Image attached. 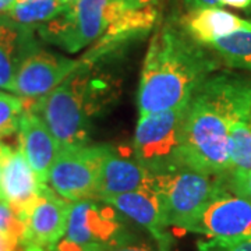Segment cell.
Segmentation results:
<instances>
[{"instance_id": "obj_1", "label": "cell", "mask_w": 251, "mask_h": 251, "mask_svg": "<svg viewBox=\"0 0 251 251\" xmlns=\"http://www.w3.org/2000/svg\"><path fill=\"white\" fill-rule=\"evenodd\" d=\"M239 120H251V77L212 73L193 94L184 123V168L222 176L230 171L227 138Z\"/></svg>"}, {"instance_id": "obj_2", "label": "cell", "mask_w": 251, "mask_h": 251, "mask_svg": "<svg viewBox=\"0 0 251 251\" xmlns=\"http://www.w3.org/2000/svg\"><path fill=\"white\" fill-rule=\"evenodd\" d=\"M218 60L208 46L188 35L180 18H169L152 35L144 59L137 91L140 117L187 105L219 69Z\"/></svg>"}, {"instance_id": "obj_3", "label": "cell", "mask_w": 251, "mask_h": 251, "mask_svg": "<svg viewBox=\"0 0 251 251\" xmlns=\"http://www.w3.org/2000/svg\"><path fill=\"white\" fill-rule=\"evenodd\" d=\"M92 69V64L81 62L75 72L45 97L35 100L24 99L25 108L44 120L60 148L87 145L91 119L110 99L109 84L95 77Z\"/></svg>"}, {"instance_id": "obj_4", "label": "cell", "mask_w": 251, "mask_h": 251, "mask_svg": "<svg viewBox=\"0 0 251 251\" xmlns=\"http://www.w3.org/2000/svg\"><path fill=\"white\" fill-rule=\"evenodd\" d=\"M125 11L122 0H73L57 17L36 31L46 44L77 53L95 44Z\"/></svg>"}, {"instance_id": "obj_5", "label": "cell", "mask_w": 251, "mask_h": 251, "mask_svg": "<svg viewBox=\"0 0 251 251\" xmlns=\"http://www.w3.org/2000/svg\"><path fill=\"white\" fill-rule=\"evenodd\" d=\"M187 105L140 117L133 140V156L153 175L184 168L183 140Z\"/></svg>"}, {"instance_id": "obj_6", "label": "cell", "mask_w": 251, "mask_h": 251, "mask_svg": "<svg viewBox=\"0 0 251 251\" xmlns=\"http://www.w3.org/2000/svg\"><path fill=\"white\" fill-rule=\"evenodd\" d=\"M224 188L221 176H209L188 168L153 175L152 191L158 198L163 222L168 227L184 232L201 209Z\"/></svg>"}, {"instance_id": "obj_7", "label": "cell", "mask_w": 251, "mask_h": 251, "mask_svg": "<svg viewBox=\"0 0 251 251\" xmlns=\"http://www.w3.org/2000/svg\"><path fill=\"white\" fill-rule=\"evenodd\" d=\"M130 234L115 208L99 200H82L73 204L67 229L56 251H98L125 246Z\"/></svg>"}, {"instance_id": "obj_8", "label": "cell", "mask_w": 251, "mask_h": 251, "mask_svg": "<svg viewBox=\"0 0 251 251\" xmlns=\"http://www.w3.org/2000/svg\"><path fill=\"white\" fill-rule=\"evenodd\" d=\"M108 144L60 148L49 172V183L54 191L69 201L94 200L99 169Z\"/></svg>"}, {"instance_id": "obj_9", "label": "cell", "mask_w": 251, "mask_h": 251, "mask_svg": "<svg viewBox=\"0 0 251 251\" xmlns=\"http://www.w3.org/2000/svg\"><path fill=\"white\" fill-rule=\"evenodd\" d=\"M80 59L74 60L63 54L49 52L41 48L36 41L21 59L11 92L23 99L35 100L42 98L60 85L80 67Z\"/></svg>"}, {"instance_id": "obj_10", "label": "cell", "mask_w": 251, "mask_h": 251, "mask_svg": "<svg viewBox=\"0 0 251 251\" xmlns=\"http://www.w3.org/2000/svg\"><path fill=\"white\" fill-rule=\"evenodd\" d=\"M186 232L209 237H251V201L225 187L206 204Z\"/></svg>"}, {"instance_id": "obj_11", "label": "cell", "mask_w": 251, "mask_h": 251, "mask_svg": "<svg viewBox=\"0 0 251 251\" xmlns=\"http://www.w3.org/2000/svg\"><path fill=\"white\" fill-rule=\"evenodd\" d=\"M0 200L6 202L24 224L44 184L38 180L20 147L17 148L0 141Z\"/></svg>"}, {"instance_id": "obj_12", "label": "cell", "mask_w": 251, "mask_h": 251, "mask_svg": "<svg viewBox=\"0 0 251 251\" xmlns=\"http://www.w3.org/2000/svg\"><path fill=\"white\" fill-rule=\"evenodd\" d=\"M161 17L159 4L144 9L126 10L115 20L105 34L99 38L80 60L87 64H98L115 54L125 50L135 41H140L152 31Z\"/></svg>"}, {"instance_id": "obj_13", "label": "cell", "mask_w": 251, "mask_h": 251, "mask_svg": "<svg viewBox=\"0 0 251 251\" xmlns=\"http://www.w3.org/2000/svg\"><path fill=\"white\" fill-rule=\"evenodd\" d=\"M72 205V201L44 184L24 221L25 230L21 243L42 249L56 246L66 234Z\"/></svg>"}, {"instance_id": "obj_14", "label": "cell", "mask_w": 251, "mask_h": 251, "mask_svg": "<svg viewBox=\"0 0 251 251\" xmlns=\"http://www.w3.org/2000/svg\"><path fill=\"white\" fill-rule=\"evenodd\" d=\"M152 181L153 173L135 158L123 156L122 151H116L110 145L99 169L94 200L103 201L126 193L152 190Z\"/></svg>"}, {"instance_id": "obj_15", "label": "cell", "mask_w": 251, "mask_h": 251, "mask_svg": "<svg viewBox=\"0 0 251 251\" xmlns=\"http://www.w3.org/2000/svg\"><path fill=\"white\" fill-rule=\"evenodd\" d=\"M18 140L20 148L35 172L38 180L42 184H48L49 172L60 151V144L44 120L29 108L24 109L20 117Z\"/></svg>"}, {"instance_id": "obj_16", "label": "cell", "mask_w": 251, "mask_h": 251, "mask_svg": "<svg viewBox=\"0 0 251 251\" xmlns=\"http://www.w3.org/2000/svg\"><path fill=\"white\" fill-rule=\"evenodd\" d=\"M116 211L134 221L155 239L161 251H169L173 244V237L168 232V226L163 222L161 208L156 194L152 190H140L126 193L120 196L103 200Z\"/></svg>"}, {"instance_id": "obj_17", "label": "cell", "mask_w": 251, "mask_h": 251, "mask_svg": "<svg viewBox=\"0 0 251 251\" xmlns=\"http://www.w3.org/2000/svg\"><path fill=\"white\" fill-rule=\"evenodd\" d=\"M180 20L188 35L205 46L237 31H251V21L243 20L218 6L191 10Z\"/></svg>"}, {"instance_id": "obj_18", "label": "cell", "mask_w": 251, "mask_h": 251, "mask_svg": "<svg viewBox=\"0 0 251 251\" xmlns=\"http://www.w3.org/2000/svg\"><path fill=\"white\" fill-rule=\"evenodd\" d=\"M36 42L34 29L0 17V90L11 91L21 59Z\"/></svg>"}, {"instance_id": "obj_19", "label": "cell", "mask_w": 251, "mask_h": 251, "mask_svg": "<svg viewBox=\"0 0 251 251\" xmlns=\"http://www.w3.org/2000/svg\"><path fill=\"white\" fill-rule=\"evenodd\" d=\"M66 6L67 4H63L60 0H17L1 17L20 27L35 29L57 17Z\"/></svg>"}, {"instance_id": "obj_20", "label": "cell", "mask_w": 251, "mask_h": 251, "mask_svg": "<svg viewBox=\"0 0 251 251\" xmlns=\"http://www.w3.org/2000/svg\"><path fill=\"white\" fill-rule=\"evenodd\" d=\"M219 60L230 69L251 72V31H237L208 45Z\"/></svg>"}, {"instance_id": "obj_21", "label": "cell", "mask_w": 251, "mask_h": 251, "mask_svg": "<svg viewBox=\"0 0 251 251\" xmlns=\"http://www.w3.org/2000/svg\"><path fill=\"white\" fill-rule=\"evenodd\" d=\"M227 153L230 169L251 171L250 120H239L232 126L227 138Z\"/></svg>"}, {"instance_id": "obj_22", "label": "cell", "mask_w": 251, "mask_h": 251, "mask_svg": "<svg viewBox=\"0 0 251 251\" xmlns=\"http://www.w3.org/2000/svg\"><path fill=\"white\" fill-rule=\"evenodd\" d=\"M24 109V99L0 91V140L17 131Z\"/></svg>"}, {"instance_id": "obj_23", "label": "cell", "mask_w": 251, "mask_h": 251, "mask_svg": "<svg viewBox=\"0 0 251 251\" xmlns=\"http://www.w3.org/2000/svg\"><path fill=\"white\" fill-rule=\"evenodd\" d=\"M197 251H251V237H211L198 242Z\"/></svg>"}, {"instance_id": "obj_24", "label": "cell", "mask_w": 251, "mask_h": 251, "mask_svg": "<svg viewBox=\"0 0 251 251\" xmlns=\"http://www.w3.org/2000/svg\"><path fill=\"white\" fill-rule=\"evenodd\" d=\"M225 187L230 193L251 201V171L244 169H230L221 176Z\"/></svg>"}, {"instance_id": "obj_25", "label": "cell", "mask_w": 251, "mask_h": 251, "mask_svg": "<svg viewBox=\"0 0 251 251\" xmlns=\"http://www.w3.org/2000/svg\"><path fill=\"white\" fill-rule=\"evenodd\" d=\"M25 226L18 219L13 209L0 200V232H13L23 240Z\"/></svg>"}, {"instance_id": "obj_26", "label": "cell", "mask_w": 251, "mask_h": 251, "mask_svg": "<svg viewBox=\"0 0 251 251\" xmlns=\"http://www.w3.org/2000/svg\"><path fill=\"white\" fill-rule=\"evenodd\" d=\"M21 237L13 232H0V251H16Z\"/></svg>"}, {"instance_id": "obj_27", "label": "cell", "mask_w": 251, "mask_h": 251, "mask_svg": "<svg viewBox=\"0 0 251 251\" xmlns=\"http://www.w3.org/2000/svg\"><path fill=\"white\" fill-rule=\"evenodd\" d=\"M125 4L126 10H135L150 7V6H156L159 4L161 0H122Z\"/></svg>"}, {"instance_id": "obj_28", "label": "cell", "mask_w": 251, "mask_h": 251, "mask_svg": "<svg viewBox=\"0 0 251 251\" xmlns=\"http://www.w3.org/2000/svg\"><path fill=\"white\" fill-rule=\"evenodd\" d=\"M183 3L187 7L188 11L202 9V7H216V6H219L218 0H183Z\"/></svg>"}, {"instance_id": "obj_29", "label": "cell", "mask_w": 251, "mask_h": 251, "mask_svg": "<svg viewBox=\"0 0 251 251\" xmlns=\"http://www.w3.org/2000/svg\"><path fill=\"white\" fill-rule=\"evenodd\" d=\"M219 6H227L234 9H249L251 7V0H218Z\"/></svg>"}, {"instance_id": "obj_30", "label": "cell", "mask_w": 251, "mask_h": 251, "mask_svg": "<svg viewBox=\"0 0 251 251\" xmlns=\"http://www.w3.org/2000/svg\"><path fill=\"white\" fill-rule=\"evenodd\" d=\"M98 251H152L144 247H135V246H116V247H109V249H103V250Z\"/></svg>"}, {"instance_id": "obj_31", "label": "cell", "mask_w": 251, "mask_h": 251, "mask_svg": "<svg viewBox=\"0 0 251 251\" xmlns=\"http://www.w3.org/2000/svg\"><path fill=\"white\" fill-rule=\"evenodd\" d=\"M17 0H0V17L4 16L9 11Z\"/></svg>"}, {"instance_id": "obj_32", "label": "cell", "mask_w": 251, "mask_h": 251, "mask_svg": "<svg viewBox=\"0 0 251 251\" xmlns=\"http://www.w3.org/2000/svg\"><path fill=\"white\" fill-rule=\"evenodd\" d=\"M60 1H62L63 4H69V3H72L73 0H60Z\"/></svg>"}, {"instance_id": "obj_33", "label": "cell", "mask_w": 251, "mask_h": 251, "mask_svg": "<svg viewBox=\"0 0 251 251\" xmlns=\"http://www.w3.org/2000/svg\"><path fill=\"white\" fill-rule=\"evenodd\" d=\"M0 180H1V162H0Z\"/></svg>"}, {"instance_id": "obj_34", "label": "cell", "mask_w": 251, "mask_h": 251, "mask_svg": "<svg viewBox=\"0 0 251 251\" xmlns=\"http://www.w3.org/2000/svg\"><path fill=\"white\" fill-rule=\"evenodd\" d=\"M250 123H251V120H250Z\"/></svg>"}]
</instances>
